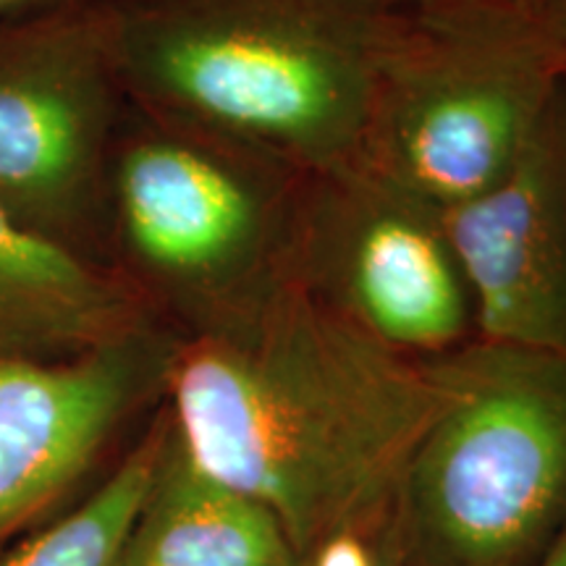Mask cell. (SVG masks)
Segmentation results:
<instances>
[{
  "label": "cell",
  "instance_id": "cell-11",
  "mask_svg": "<svg viewBox=\"0 0 566 566\" xmlns=\"http://www.w3.org/2000/svg\"><path fill=\"white\" fill-rule=\"evenodd\" d=\"M116 566H300L271 509L205 475L168 415L155 475Z\"/></svg>",
  "mask_w": 566,
  "mask_h": 566
},
{
  "label": "cell",
  "instance_id": "cell-10",
  "mask_svg": "<svg viewBox=\"0 0 566 566\" xmlns=\"http://www.w3.org/2000/svg\"><path fill=\"white\" fill-rule=\"evenodd\" d=\"M155 321L118 271L0 208V357L66 359Z\"/></svg>",
  "mask_w": 566,
  "mask_h": 566
},
{
  "label": "cell",
  "instance_id": "cell-14",
  "mask_svg": "<svg viewBox=\"0 0 566 566\" xmlns=\"http://www.w3.org/2000/svg\"><path fill=\"white\" fill-rule=\"evenodd\" d=\"M66 3H74V0H0V24L34 17V13L59 9Z\"/></svg>",
  "mask_w": 566,
  "mask_h": 566
},
{
  "label": "cell",
  "instance_id": "cell-15",
  "mask_svg": "<svg viewBox=\"0 0 566 566\" xmlns=\"http://www.w3.org/2000/svg\"><path fill=\"white\" fill-rule=\"evenodd\" d=\"M535 6L566 55V0H535Z\"/></svg>",
  "mask_w": 566,
  "mask_h": 566
},
{
  "label": "cell",
  "instance_id": "cell-12",
  "mask_svg": "<svg viewBox=\"0 0 566 566\" xmlns=\"http://www.w3.org/2000/svg\"><path fill=\"white\" fill-rule=\"evenodd\" d=\"M166 428L163 401L105 483L51 527L13 548L0 566H116L155 475Z\"/></svg>",
  "mask_w": 566,
  "mask_h": 566
},
{
  "label": "cell",
  "instance_id": "cell-1",
  "mask_svg": "<svg viewBox=\"0 0 566 566\" xmlns=\"http://www.w3.org/2000/svg\"><path fill=\"white\" fill-rule=\"evenodd\" d=\"M443 399L438 359L380 344L294 281L181 338L166 386L189 459L271 509L300 566L336 535L384 543Z\"/></svg>",
  "mask_w": 566,
  "mask_h": 566
},
{
  "label": "cell",
  "instance_id": "cell-2",
  "mask_svg": "<svg viewBox=\"0 0 566 566\" xmlns=\"http://www.w3.org/2000/svg\"><path fill=\"white\" fill-rule=\"evenodd\" d=\"M126 101L313 174L354 160L409 6L101 0Z\"/></svg>",
  "mask_w": 566,
  "mask_h": 566
},
{
  "label": "cell",
  "instance_id": "cell-4",
  "mask_svg": "<svg viewBox=\"0 0 566 566\" xmlns=\"http://www.w3.org/2000/svg\"><path fill=\"white\" fill-rule=\"evenodd\" d=\"M409 459L386 566H533L566 527V357L475 338Z\"/></svg>",
  "mask_w": 566,
  "mask_h": 566
},
{
  "label": "cell",
  "instance_id": "cell-3",
  "mask_svg": "<svg viewBox=\"0 0 566 566\" xmlns=\"http://www.w3.org/2000/svg\"><path fill=\"white\" fill-rule=\"evenodd\" d=\"M302 171L126 105L105 187V260L181 338L289 281Z\"/></svg>",
  "mask_w": 566,
  "mask_h": 566
},
{
  "label": "cell",
  "instance_id": "cell-5",
  "mask_svg": "<svg viewBox=\"0 0 566 566\" xmlns=\"http://www.w3.org/2000/svg\"><path fill=\"white\" fill-rule=\"evenodd\" d=\"M564 80L535 0L409 6L354 160L449 212L509 171Z\"/></svg>",
  "mask_w": 566,
  "mask_h": 566
},
{
  "label": "cell",
  "instance_id": "cell-7",
  "mask_svg": "<svg viewBox=\"0 0 566 566\" xmlns=\"http://www.w3.org/2000/svg\"><path fill=\"white\" fill-rule=\"evenodd\" d=\"M129 101L101 0L0 24V208L105 260V187Z\"/></svg>",
  "mask_w": 566,
  "mask_h": 566
},
{
  "label": "cell",
  "instance_id": "cell-13",
  "mask_svg": "<svg viewBox=\"0 0 566 566\" xmlns=\"http://www.w3.org/2000/svg\"><path fill=\"white\" fill-rule=\"evenodd\" d=\"M307 566H386L378 543L359 535H336L315 551Z\"/></svg>",
  "mask_w": 566,
  "mask_h": 566
},
{
  "label": "cell",
  "instance_id": "cell-6",
  "mask_svg": "<svg viewBox=\"0 0 566 566\" xmlns=\"http://www.w3.org/2000/svg\"><path fill=\"white\" fill-rule=\"evenodd\" d=\"M289 281L415 359L478 338L446 210L349 160L302 176Z\"/></svg>",
  "mask_w": 566,
  "mask_h": 566
},
{
  "label": "cell",
  "instance_id": "cell-8",
  "mask_svg": "<svg viewBox=\"0 0 566 566\" xmlns=\"http://www.w3.org/2000/svg\"><path fill=\"white\" fill-rule=\"evenodd\" d=\"M179 342L147 325L66 359L0 357V541L80 483L134 417L166 401Z\"/></svg>",
  "mask_w": 566,
  "mask_h": 566
},
{
  "label": "cell",
  "instance_id": "cell-9",
  "mask_svg": "<svg viewBox=\"0 0 566 566\" xmlns=\"http://www.w3.org/2000/svg\"><path fill=\"white\" fill-rule=\"evenodd\" d=\"M446 221L478 338L566 357V80L509 171Z\"/></svg>",
  "mask_w": 566,
  "mask_h": 566
},
{
  "label": "cell",
  "instance_id": "cell-16",
  "mask_svg": "<svg viewBox=\"0 0 566 566\" xmlns=\"http://www.w3.org/2000/svg\"><path fill=\"white\" fill-rule=\"evenodd\" d=\"M533 566H566V527L562 530V535L551 543L546 554L537 558Z\"/></svg>",
  "mask_w": 566,
  "mask_h": 566
},
{
  "label": "cell",
  "instance_id": "cell-17",
  "mask_svg": "<svg viewBox=\"0 0 566 566\" xmlns=\"http://www.w3.org/2000/svg\"><path fill=\"white\" fill-rule=\"evenodd\" d=\"M405 6H446V3H525V0H396Z\"/></svg>",
  "mask_w": 566,
  "mask_h": 566
}]
</instances>
